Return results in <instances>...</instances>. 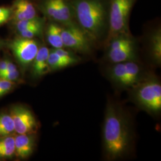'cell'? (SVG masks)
<instances>
[{
	"mask_svg": "<svg viewBox=\"0 0 161 161\" xmlns=\"http://www.w3.org/2000/svg\"><path fill=\"white\" fill-rule=\"evenodd\" d=\"M38 26H42V22L40 19L37 17L32 19H26L16 21V28L19 32L23 30Z\"/></svg>",
	"mask_w": 161,
	"mask_h": 161,
	"instance_id": "obj_20",
	"label": "cell"
},
{
	"mask_svg": "<svg viewBox=\"0 0 161 161\" xmlns=\"http://www.w3.org/2000/svg\"><path fill=\"white\" fill-rule=\"evenodd\" d=\"M15 153L18 158L25 159L31 155L34 149L32 134H19L14 137Z\"/></svg>",
	"mask_w": 161,
	"mask_h": 161,
	"instance_id": "obj_9",
	"label": "cell"
},
{
	"mask_svg": "<svg viewBox=\"0 0 161 161\" xmlns=\"http://www.w3.org/2000/svg\"><path fill=\"white\" fill-rule=\"evenodd\" d=\"M13 81L0 79V97L10 92L13 86Z\"/></svg>",
	"mask_w": 161,
	"mask_h": 161,
	"instance_id": "obj_24",
	"label": "cell"
},
{
	"mask_svg": "<svg viewBox=\"0 0 161 161\" xmlns=\"http://www.w3.org/2000/svg\"><path fill=\"white\" fill-rule=\"evenodd\" d=\"M104 149L110 159L121 157L126 152L130 134L124 116L114 104L107 106L103 127Z\"/></svg>",
	"mask_w": 161,
	"mask_h": 161,
	"instance_id": "obj_1",
	"label": "cell"
},
{
	"mask_svg": "<svg viewBox=\"0 0 161 161\" xmlns=\"http://www.w3.org/2000/svg\"><path fill=\"white\" fill-rule=\"evenodd\" d=\"M72 7L86 33L96 39L103 34L109 25V8L104 0H75Z\"/></svg>",
	"mask_w": 161,
	"mask_h": 161,
	"instance_id": "obj_2",
	"label": "cell"
},
{
	"mask_svg": "<svg viewBox=\"0 0 161 161\" xmlns=\"http://www.w3.org/2000/svg\"><path fill=\"white\" fill-rule=\"evenodd\" d=\"M41 31L42 26H38L23 30L19 32V34L20 35V37L32 39L36 36H39L41 34Z\"/></svg>",
	"mask_w": 161,
	"mask_h": 161,
	"instance_id": "obj_22",
	"label": "cell"
},
{
	"mask_svg": "<svg viewBox=\"0 0 161 161\" xmlns=\"http://www.w3.org/2000/svg\"><path fill=\"white\" fill-rule=\"evenodd\" d=\"M15 153L14 137H0V158H10Z\"/></svg>",
	"mask_w": 161,
	"mask_h": 161,
	"instance_id": "obj_15",
	"label": "cell"
},
{
	"mask_svg": "<svg viewBox=\"0 0 161 161\" xmlns=\"http://www.w3.org/2000/svg\"><path fill=\"white\" fill-rule=\"evenodd\" d=\"M127 69V86H133L137 83L140 74V68L137 64L132 60L125 62Z\"/></svg>",
	"mask_w": 161,
	"mask_h": 161,
	"instance_id": "obj_17",
	"label": "cell"
},
{
	"mask_svg": "<svg viewBox=\"0 0 161 161\" xmlns=\"http://www.w3.org/2000/svg\"><path fill=\"white\" fill-rule=\"evenodd\" d=\"M49 53L50 51L46 47H42L38 49L33 60L32 72L35 76H42L50 70L48 64Z\"/></svg>",
	"mask_w": 161,
	"mask_h": 161,
	"instance_id": "obj_11",
	"label": "cell"
},
{
	"mask_svg": "<svg viewBox=\"0 0 161 161\" xmlns=\"http://www.w3.org/2000/svg\"><path fill=\"white\" fill-rule=\"evenodd\" d=\"M12 14V10L7 7H0V26L6 23Z\"/></svg>",
	"mask_w": 161,
	"mask_h": 161,
	"instance_id": "obj_23",
	"label": "cell"
},
{
	"mask_svg": "<svg viewBox=\"0 0 161 161\" xmlns=\"http://www.w3.org/2000/svg\"><path fill=\"white\" fill-rule=\"evenodd\" d=\"M62 38L64 47L80 53H88L91 50L86 32L74 23L67 25L65 28H62Z\"/></svg>",
	"mask_w": 161,
	"mask_h": 161,
	"instance_id": "obj_5",
	"label": "cell"
},
{
	"mask_svg": "<svg viewBox=\"0 0 161 161\" xmlns=\"http://www.w3.org/2000/svg\"><path fill=\"white\" fill-rule=\"evenodd\" d=\"M135 98L144 109L153 114L161 110V86L159 81L150 80L139 84Z\"/></svg>",
	"mask_w": 161,
	"mask_h": 161,
	"instance_id": "obj_4",
	"label": "cell"
},
{
	"mask_svg": "<svg viewBox=\"0 0 161 161\" xmlns=\"http://www.w3.org/2000/svg\"><path fill=\"white\" fill-rule=\"evenodd\" d=\"M10 47L18 62L23 66L33 62L39 49L38 43L34 40L22 37L13 41Z\"/></svg>",
	"mask_w": 161,
	"mask_h": 161,
	"instance_id": "obj_6",
	"label": "cell"
},
{
	"mask_svg": "<svg viewBox=\"0 0 161 161\" xmlns=\"http://www.w3.org/2000/svg\"><path fill=\"white\" fill-rule=\"evenodd\" d=\"M134 0H112L109 9L110 39L127 35L130 13Z\"/></svg>",
	"mask_w": 161,
	"mask_h": 161,
	"instance_id": "obj_3",
	"label": "cell"
},
{
	"mask_svg": "<svg viewBox=\"0 0 161 161\" xmlns=\"http://www.w3.org/2000/svg\"><path fill=\"white\" fill-rule=\"evenodd\" d=\"M15 131L13 120L10 114L0 115V137L9 136Z\"/></svg>",
	"mask_w": 161,
	"mask_h": 161,
	"instance_id": "obj_18",
	"label": "cell"
},
{
	"mask_svg": "<svg viewBox=\"0 0 161 161\" xmlns=\"http://www.w3.org/2000/svg\"><path fill=\"white\" fill-rule=\"evenodd\" d=\"M43 10L47 16L55 21L66 25L72 23L73 8L67 0H46Z\"/></svg>",
	"mask_w": 161,
	"mask_h": 161,
	"instance_id": "obj_8",
	"label": "cell"
},
{
	"mask_svg": "<svg viewBox=\"0 0 161 161\" xmlns=\"http://www.w3.org/2000/svg\"><path fill=\"white\" fill-rule=\"evenodd\" d=\"M111 77L116 82L127 86V72L125 62L115 64L112 68Z\"/></svg>",
	"mask_w": 161,
	"mask_h": 161,
	"instance_id": "obj_16",
	"label": "cell"
},
{
	"mask_svg": "<svg viewBox=\"0 0 161 161\" xmlns=\"http://www.w3.org/2000/svg\"><path fill=\"white\" fill-rule=\"evenodd\" d=\"M150 54L153 60L157 64L161 63V32L158 29L150 38Z\"/></svg>",
	"mask_w": 161,
	"mask_h": 161,
	"instance_id": "obj_14",
	"label": "cell"
},
{
	"mask_svg": "<svg viewBox=\"0 0 161 161\" xmlns=\"http://www.w3.org/2000/svg\"><path fill=\"white\" fill-rule=\"evenodd\" d=\"M19 72L17 70V69H16L14 70L9 72L8 73L0 75V79L13 81V80H16L19 78Z\"/></svg>",
	"mask_w": 161,
	"mask_h": 161,
	"instance_id": "obj_25",
	"label": "cell"
},
{
	"mask_svg": "<svg viewBox=\"0 0 161 161\" xmlns=\"http://www.w3.org/2000/svg\"><path fill=\"white\" fill-rule=\"evenodd\" d=\"M48 64L52 70L62 69L68 66L60 56L54 50L50 52L48 58Z\"/></svg>",
	"mask_w": 161,
	"mask_h": 161,
	"instance_id": "obj_19",
	"label": "cell"
},
{
	"mask_svg": "<svg viewBox=\"0 0 161 161\" xmlns=\"http://www.w3.org/2000/svg\"><path fill=\"white\" fill-rule=\"evenodd\" d=\"M10 115L13 120L15 131L18 134H34L37 128L34 116L26 108L16 106L11 110Z\"/></svg>",
	"mask_w": 161,
	"mask_h": 161,
	"instance_id": "obj_7",
	"label": "cell"
},
{
	"mask_svg": "<svg viewBox=\"0 0 161 161\" xmlns=\"http://www.w3.org/2000/svg\"><path fill=\"white\" fill-rule=\"evenodd\" d=\"M62 27L55 23L50 24L47 28V41L54 48H62L64 47L62 38Z\"/></svg>",
	"mask_w": 161,
	"mask_h": 161,
	"instance_id": "obj_13",
	"label": "cell"
},
{
	"mask_svg": "<svg viewBox=\"0 0 161 161\" xmlns=\"http://www.w3.org/2000/svg\"><path fill=\"white\" fill-rule=\"evenodd\" d=\"M54 51L60 56V58L63 59V60L68 65V66L72 65L74 64H77L79 61L78 58L76 57L72 53L64 50L63 48H55Z\"/></svg>",
	"mask_w": 161,
	"mask_h": 161,
	"instance_id": "obj_21",
	"label": "cell"
},
{
	"mask_svg": "<svg viewBox=\"0 0 161 161\" xmlns=\"http://www.w3.org/2000/svg\"><path fill=\"white\" fill-rule=\"evenodd\" d=\"M108 58L114 64L122 63L132 60L135 57L134 42L115 49H109Z\"/></svg>",
	"mask_w": 161,
	"mask_h": 161,
	"instance_id": "obj_12",
	"label": "cell"
},
{
	"mask_svg": "<svg viewBox=\"0 0 161 161\" xmlns=\"http://www.w3.org/2000/svg\"><path fill=\"white\" fill-rule=\"evenodd\" d=\"M16 69H17L16 66L14 64H13L12 62H10V61L8 60L6 69L0 74V75L4 74H6V73H8V72H9L14 70H16Z\"/></svg>",
	"mask_w": 161,
	"mask_h": 161,
	"instance_id": "obj_26",
	"label": "cell"
},
{
	"mask_svg": "<svg viewBox=\"0 0 161 161\" xmlns=\"http://www.w3.org/2000/svg\"><path fill=\"white\" fill-rule=\"evenodd\" d=\"M8 61L7 60H4L0 62V74L6 69Z\"/></svg>",
	"mask_w": 161,
	"mask_h": 161,
	"instance_id": "obj_27",
	"label": "cell"
},
{
	"mask_svg": "<svg viewBox=\"0 0 161 161\" xmlns=\"http://www.w3.org/2000/svg\"><path fill=\"white\" fill-rule=\"evenodd\" d=\"M12 13L16 21L37 17L36 9L29 0H16Z\"/></svg>",
	"mask_w": 161,
	"mask_h": 161,
	"instance_id": "obj_10",
	"label": "cell"
}]
</instances>
